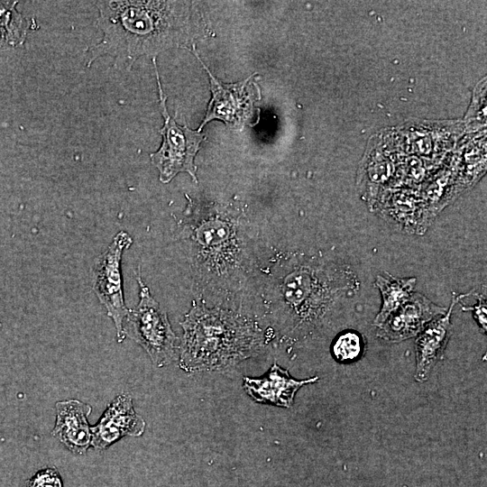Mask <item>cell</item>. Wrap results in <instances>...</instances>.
<instances>
[{
    "label": "cell",
    "mask_w": 487,
    "mask_h": 487,
    "mask_svg": "<svg viewBox=\"0 0 487 487\" xmlns=\"http://www.w3.org/2000/svg\"><path fill=\"white\" fill-rule=\"evenodd\" d=\"M195 54L209 76L212 92L206 116L198 130L214 119L221 120L228 126L237 127L247 124L253 116V104L257 99L253 76L237 83L224 84L211 74L196 51Z\"/></svg>",
    "instance_id": "6"
},
{
    "label": "cell",
    "mask_w": 487,
    "mask_h": 487,
    "mask_svg": "<svg viewBox=\"0 0 487 487\" xmlns=\"http://www.w3.org/2000/svg\"><path fill=\"white\" fill-rule=\"evenodd\" d=\"M361 336L353 331L344 332L335 340L332 352L334 357L341 363L357 360L363 352Z\"/></svg>",
    "instance_id": "14"
},
{
    "label": "cell",
    "mask_w": 487,
    "mask_h": 487,
    "mask_svg": "<svg viewBox=\"0 0 487 487\" xmlns=\"http://www.w3.org/2000/svg\"><path fill=\"white\" fill-rule=\"evenodd\" d=\"M23 487H63V483L56 467H46L35 473Z\"/></svg>",
    "instance_id": "15"
},
{
    "label": "cell",
    "mask_w": 487,
    "mask_h": 487,
    "mask_svg": "<svg viewBox=\"0 0 487 487\" xmlns=\"http://www.w3.org/2000/svg\"><path fill=\"white\" fill-rule=\"evenodd\" d=\"M375 283L381 291L382 303L373 324L380 327L412 296L416 279H398L391 275H388V277L378 275Z\"/></svg>",
    "instance_id": "12"
},
{
    "label": "cell",
    "mask_w": 487,
    "mask_h": 487,
    "mask_svg": "<svg viewBox=\"0 0 487 487\" xmlns=\"http://www.w3.org/2000/svg\"><path fill=\"white\" fill-rule=\"evenodd\" d=\"M317 380V376L306 380H295L290 377L287 370L274 363L262 377H244V389L257 402L289 408L299 388L305 384L316 382Z\"/></svg>",
    "instance_id": "11"
},
{
    "label": "cell",
    "mask_w": 487,
    "mask_h": 487,
    "mask_svg": "<svg viewBox=\"0 0 487 487\" xmlns=\"http://www.w3.org/2000/svg\"><path fill=\"white\" fill-rule=\"evenodd\" d=\"M94 4L103 36L86 51L87 68L103 56L112 57L114 66L130 68L138 57L155 55L180 40V2L102 0Z\"/></svg>",
    "instance_id": "1"
},
{
    "label": "cell",
    "mask_w": 487,
    "mask_h": 487,
    "mask_svg": "<svg viewBox=\"0 0 487 487\" xmlns=\"http://www.w3.org/2000/svg\"><path fill=\"white\" fill-rule=\"evenodd\" d=\"M180 326L179 367L186 372L233 367L256 355L263 343L262 330L250 319L200 303L192 304Z\"/></svg>",
    "instance_id": "2"
},
{
    "label": "cell",
    "mask_w": 487,
    "mask_h": 487,
    "mask_svg": "<svg viewBox=\"0 0 487 487\" xmlns=\"http://www.w3.org/2000/svg\"><path fill=\"white\" fill-rule=\"evenodd\" d=\"M458 301L459 296L453 294L448 310L430 321L418 335L415 341V379L419 382H424L428 379L432 369L443 357L451 335V314Z\"/></svg>",
    "instance_id": "10"
},
{
    "label": "cell",
    "mask_w": 487,
    "mask_h": 487,
    "mask_svg": "<svg viewBox=\"0 0 487 487\" xmlns=\"http://www.w3.org/2000/svg\"><path fill=\"white\" fill-rule=\"evenodd\" d=\"M160 100V110L164 118L163 127L160 130L162 142L160 148L150 154L152 165L159 170V179L162 183H169L177 174L187 172L197 182L195 157L201 142L205 139L199 130H191L186 125H179L170 115L167 96L161 84L156 58H152Z\"/></svg>",
    "instance_id": "4"
},
{
    "label": "cell",
    "mask_w": 487,
    "mask_h": 487,
    "mask_svg": "<svg viewBox=\"0 0 487 487\" xmlns=\"http://www.w3.org/2000/svg\"><path fill=\"white\" fill-rule=\"evenodd\" d=\"M478 303L473 307L463 306L464 310H473L475 319L481 327L486 331V299L485 295H477Z\"/></svg>",
    "instance_id": "16"
},
{
    "label": "cell",
    "mask_w": 487,
    "mask_h": 487,
    "mask_svg": "<svg viewBox=\"0 0 487 487\" xmlns=\"http://www.w3.org/2000/svg\"><path fill=\"white\" fill-rule=\"evenodd\" d=\"M17 2L0 1V50L23 44L27 24L16 10Z\"/></svg>",
    "instance_id": "13"
},
{
    "label": "cell",
    "mask_w": 487,
    "mask_h": 487,
    "mask_svg": "<svg viewBox=\"0 0 487 487\" xmlns=\"http://www.w3.org/2000/svg\"><path fill=\"white\" fill-rule=\"evenodd\" d=\"M446 308L439 307L420 293H413L379 328L377 335L389 342H400L418 335Z\"/></svg>",
    "instance_id": "8"
},
{
    "label": "cell",
    "mask_w": 487,
    "mask_h": 487,
    "mask_svg": "<svg viewBox=\"0 0 487 487\" xmlns=\"http://www.w3.org/2000/svg\"><path fill=\"white\" fill-rule=\"evenodd\" d=\"M91 429V446L105 450L124 436H140L145 429L144 419L133 408L128 393L116 396Z\"/></svg>",
    "instance_id": "7"
},
{
    "label": "cell",
    "mask_w": 487,
    "mask_h": 487,
    "mask_svg": "<svg viewBox=\"0 0 487 487\" xmlns=\"http://www.w3.org/2000/svg\"><path fill=\"white\" fill-rule=\"evenodd\" d=\"M132 244L127 232H118L106 250L96 257L92 269L93 290L115 324L118 343L125 338L124 323L129 312L124 299L121 262L124 250Z\"/></svg>",
    "instance_id": "5"
},
{
    "label": "cell",
    "mask_w": 487,
    "mask_h": 487,
    "mask_svg": "<svg viewBox=\"0 0 487 487\" xmlns=\"http://www.w3.org/2000/svg\"><path fill=\"white\" fill-rule=\"evenodd\" d=\"M55 409L52 436L73 454L85 455L91 446V427L87 417L92 407L78 400H68L58 401Z\"/></svg>",
    "instance_id": "9"
},
{
    "label": "cell",
    "mask_w": 487,
    "mask_h": 487,
    "mask_svg": "<svg viewBox=\"0 0 487 487\" xmlns=\"http://www.w3.org/2000/svg\"><path fill=\"white\" fill-rule=\"evenodd\" d=\"M136 278L140 299L133 309H129L124 333L146 351L156 367H162L176 358L177 336L167 313L152 296L140 272Z\"/></svg>",
    "instance_id": "3"
}]
</instances>
